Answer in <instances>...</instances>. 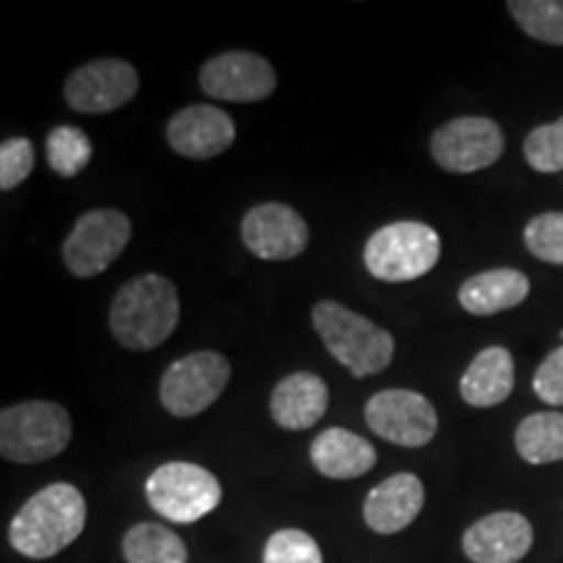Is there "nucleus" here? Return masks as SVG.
Wrapping results in <instances>:
<instances>
[{
  "label": "nucleus",
  "mask_w": 563,
  "mask_h": 563,
  "mask_svg": "<svg viewBox=\"0 0 563 563\" xmlns=\"http://www.w3.org/2000/svg\"><path fill=\"white\" fill-rule=\"evenodd\" d=\"M74 439V422L63 405L32 399L0 412V454L16 464H42L63 454Z\"/></svg>",
  "instance_id": "nucleus-4"
},
{
  "label": "nucleus",
  "mask_w": 563,
  "mask_h": 563,
  "mask_svg": "<svg viewBox=\"0 0 563 563\" xmlns=\"http://www.w3.org/2000/svg\"><path fill=\"white\" fill-rule=\"evenodd\" d=\"M525 245L534 258L563 266V211H543L525 228Z\"/></svg>",
  "instance_id": "nucleus-26"
},
{
  "label": "nucleus",
  "mask_w": 563,
  "mask_h": 563,
  "mask_svg": "<svg viewBox=\"0 0 563 563\" xmlns=\"http://www.w3.org/2000/svg\"><path fill=\"white\" fill-rule=\"evenodd\" d=\"M532 543L530 519L519 511H493L462 534V551L473 563H519Z\"/></svg>",
  "instance_id": "nucleus-14"
},
{
  "label": "nucleus",
  "mask_w": 563,
  "mask_h": 563,
  "mask_svg": "<svg viewBox=\"0 0 563 563\" xmlns=\"http://www.w3.org/2000/svg\"><path fill=\"white\" fill-rule=\"evenodd\" d=\"M514 382H517V376H514L511 352L501 344H493V347L477 352L467 371L462 373L460 394L470 407L488 410V407H496L509 399Z\"/></svg>",
  "instance_id": "nucleus-19"
},
{
  "label": "nucleus",
  "mask_w": 563,
  "mask_h": 563,
  "mask_svg": "<svg viewBox=\"0 0 563 563\" xmlns=\"http://www.w3.org/2000/svg\"><path fill=\"white\" fill-rule=\"evenodd\" d=\"M530 295V279L519 269H488L462 282L460 306L473 316H496L522 306Z\"/></svg>",
  "instance_id": "nucleus-20"
},
{
  "label": "nucleus",
  "mask_w": 563,
  "mask_h": 563,
  "mask_svg": "<svg viewBox=\"0 0 563 563\" xmlns=\"http://www.w3.org/2000/svg\"><path fill=\"white\" fill-rule=\"evenodd\" d=\"M532 389L551 407H563V344L555 347L543 363L538 365L532 378Z\"/></svg>",
  "instance_id": "nucleus-29"
},
{
  "label": "nucleus",
  "mask_w": 563,
  "mask_h": 563,
  "mask_svg": "<svg viewBox=\"0 0 563 563\" xmlns=\"http://www.w3.org/2000/svg\"><path fill=\"white\" fill-rule=\"evenodd\" d=\"M376 462L378 454L373 443L347 428H327L311 443V464L329 481H355L371 473Z\"/></svg>",
  "instance_id": "nucleus-18"
},
{
  "label": "nucleus",
  "mask_w": 563,
  "mask_h": 563,
  "mask_svg": "<svg viewBox=\"0 0 563 563\" xmlns=\"http://www.w3.org/2000/svg\"><path fill=\"white\" fill-rule=\"evenodd\" d=\"M121 551L125 563H188V548L180 534L157 522L129 527Z\"/></svg>",
  "instance_id": "nucleus-21"
},
{
  "label": "nucleus",
  "mask_w": 563,
  "mask_h": 563,
  "mask_svg": "<svg viewBox=\"0 0 563 563\" xmlns=\"http://www.w3.org/2000/svg\"><path fill=\"white\" fill-rule=\"evenodd\" d=\"M561 340H563V329H561Z\"/></svg>",
  "instance_id": "nucleus-30"
},
{
  "label": "nucleus",
  "mask_w": 563,
  "mask_h": 563,
  "mask_svg": "<svg viewBox=\"0 0 563 563\" xmlns=\"http://www.w3.org/2000/svg\"><path fill=\"white\" fill-rule=\"evenodd\" d=\"M316 334L336 363L355 378L386 371L394 361V336L365 316L350 311L336 300H319L311 311Z\"/></svg>",
  "instance_id": "nucleus-3"
},
{
  "label": "nucleus",
  "mask_w": 563,
  "mask_h": 563,
  "mask_svg": "<svg viewBox=\"0 0 563 563\" xmlns=\"http://www.w3.org/2000/svg\"><path fill=\"white\" fill-rule=\"evenodd\" d=\"M232 365L222 352H188L167 365L159 378V402L175 418H196L207 412L228 389Z\"/></svg>",
  "instance_id": "nucleus-7"
},
{
  "label": "nucleus",
  "mask_w": 563,
  "mask_h": 563,
  "mask_svg": "<svg viewBox=\"0 0 563 563\" xmlns=\"http://www.w3.org/2000/svg\"><path fill=\"white\" fill-rule=\"evenodd\" d=\"M146 501L175 525H196L222 504V485L194 462L159 464L144 483Z\"/></svg>",
  "instance_id": "nucleus-6"
},
{
  "label": "nucleus",
  "mask_w": 563,
  "mask_h": 563,
  "mask_svg": "<svg viewBox=\"0 0 563 563\" xmlns=\"http://www.w3.org/2000/svg\"><path fill=\"white\" fill-rule=\"evenodd\" d=\"M133 224L121 209H91L76 220L63 243V264L79 279L100 277L131 241Z\"/></svg>",
  "instance_id": "nucleus-8"
},
{
  "label": "nucleus",
  "mask_w": 563,
  "mask_h": 563,
  "mask_svg": "<svg viewBox=\"0 0 563 563\" xmlns=\"http://www.w3.org/2000/svg\"><path fill=\"white\" fill-rule=\"evenodd\" d=\"M441 258V238L431 224L402 220L384 224L365 241L363 262L371 277L391 282H412L433 272Z\"/></svg>",
  "instance_id": "nucleus-5"
},
{
  "label": "nucleus",
  "mask_w": 563,
  "mask_h": 563,
  "mask_svg": "<svg viewBox=\"0 0 563 563\" xmlns=\"http://www.w3.org/2000/svg\"><path fill=\"white\" fill-rule=\"evenodd\" d=\"M241 238L253 256L262 262H290L308 249L311 232L292 207L279 201L256 203L245 211Z\"/></svg>",
  "instance_id": "nucleus-13"
},
{
  "label": "nucleus",
  "mask_w": 563,
  "mask_h": 563,
  "mask_svg": "<svg viewBox=\"0 0 563 563\" xmlns=\"http://www.w3.org/2000/svg\"><path fill=\"white\" fill-rule=\"evenodd\" d=\"M87 527V498L70 483L34 493L9 525V543L24 559L45 561L66 551Z\"/></svg>",
  "instance_id": "nucleus-1"
},
{
  "label": "nucleus",
  "mask_w": 563,
  "mask_h": 563,
  "mask_svg": "<svg viewBox=\"0 0 563 563\" xmlns=\"http://www.w3.org/2000/svg\"><path fill=\"white\" fill-rule=\"evenodd\" d=\"M203 95L222 102H262L277 89L272 63L249 51H230L209 58L199 70Z\"/></svg>",
  "instance_id": "nucleus-12"
},
{
  "label": "nucleus",
  "mask_w": 563,
  "mask_h": 563,
  "mask_svg": "<svg viewBox=\"0 0 563 563\" xmlns=\"http://www.w3.org/2000/svg\"><path fill=\"white\" fill-rule=\"evenodd\" d=\"M363 415L371 431L394 446H428L439 433V412L428 397L412 389L376 391L365 402Z\"/></svg>",
  "instance_id": "nucleus-10"
},
{
  "label": "nucleus",
  "mask_w": 563,
  "mask_h": 563,
  "mask_svg": "<svg viewBox=\"0 0 563 563\" xmlns=\"http://www.w3.org/2000/svg\"><path fill=\"white\" fill-rule=\"evenodd\" d=\"M34 170V144L24 136H11L0 144V188L5 194L19 188Z\"/></svg>",
  "instance_id": "nucleus-28"
},
{
  "label": "nucleus",
  "mask_w": 563,
  "mask_h": 563,
  "mask_svg": "<svg viewBox=\"0 0 563 563\" xmlns=\"http://www.w3.org/2000/svg\"><path fill=\"white\" fill-rule=\"evenodd\" d=\"M45 150L47 165L60 178H76L89 165L91 154H95V146H91L87 131L76 129V125H55L47 133Z\"/></svg>",
  "instance_id": "nucleus-23"
},
{
  "label": "nucleus",
  "mask_w": 563,
  "mask_h": 563,
  "mask_svg": "<svg viewBox=\"0 0 563 563\" xmlns=\"http://www.w3.org/2000/svg\"><path fill=\"white\" fill-rule=\"evenodd\" d=\"M525 159L532 170L543 175L563 170V115L555 123L538 125L527 133Z\"/></svg>",
  "instance_id": "nucleus-25"
},
{
  "label": "nucleus",
  "mask_w": 563,
  "mask_h": 563,
  "mask_svg": "<svg viewBox=\"0 0 563 563\" xmlns=\"http://www.w3.org/2000/svg\"><path fill=\"white\" fill-rule=\"evenodd\" d=\"M506 9L527 37L563 47V0H511Z\"/></svg>",
  "instance_id": "nucleus-24"
},
{
  "label": "nucleus",
  "mask_w": 563,
  "mask_h": 563,
  "mask_svg": "<svg viewBox=\"0 0 563 563\" xmlns=\"http://www.w3.org/2000/svg\"><path fill=\"white\" fill-rule=\"evenodd\" d=\"M514 446L527 464L563 462V412H532L517 426Z\"/></svg>",
  "instance_id": "nucleus-22"
},
{
  "label": "nucleus",
  "mask_w": 563,
  "mask_h": 563,
  "mask_svg": "<svg viewBox=\"0 0 563 563\" xmlns=\"http://www.w3.org/2000/svg\"><path fill=\"white\" fill-rule=\"evenodd\" d=\"M180 321L178 287L162 274L125 282L110 302V334L125 350L146 352L170 340Z\"/></svg>",
  "instance_id": "nucleus-2"
},
{
  "label": "nucleus",
  "mask_w": 563,
  "mask_h": 563,
  "mask_svg": "<svg viewBox=\"0 0 563 563\" xmlns=\"http://www.w3.org/2000/svg\"><path fill=\"white\" fill-rule=\"evenodd\" d=\"M329 410V386L311 371H295L274 386L272 420L285 431H308Z\"/></svg>",
  "instance_id": "nucleus-17"
},
{
  "label": "nucleus",
  "mask_w": 563,
  "mask_h": 563,
  "mask_svg": "<svg viewBox=\"0 0 563 563\" xmlns=\"http://www.w3.org/2000/svg\"><path fill=\"white\" fill-rule=\"evenodd\" d=\"M235 141V123L214 104H191L167 123V144L186 159L220 157Z\"/></svg>",
  "instance_id": "nucleus-15"
},
{
  "label": "nucleus",
  "mask_w": 563,
  "mask_h": 563,
  "mask_svg": "<svg viewBox=\"0 0 563 563\" xmlns=\"http://www.w3.org/2000/svg\"><path fill=\"white\" fill-rule=\"evenodd\" d=\"M139 95V74L129 60L100 58L76 68L66 79L63 97L81 115H104L121 110Z\"/></svg>",
  "instance_id": "nucleus-11"
},
{
  "label": "nucleus",
  "mask_w": 563,
  "mask_h": 563,
  "mask_svg": "<svg viewBox=\"0 0 563 563\" xmlns=\"http://www.w3.org/2000/svg\"><path fill=\"white\" fill-rule=\"evenodd\" d=\"M426 506V485L415 473H397L368 490L363 519L371 532L397 534L420 517Z\"/></svg>",
  "instance_id": "nucleus-16"
},
{
  "label": "nucleus",
  "mask_w": 563,
  "mask_h": 563,
  "mask_svg": "<svg viewBox=\"0 0 563 563\" xmlns=\"http://www.w3.org/2000/svg\"><path fill=\"white\" fill-rule=\"evenodd\" d=\"M264 563H323V553L311 534L287 527L269 534L264 545Z\"/></svg>",
  "instance_id": "nucleus-27"
},
{
  "label": "nucleus",
  "mask_w": 563,
  "mask_h": 563,
  "mask_svg": "<svg viewBox=\"0 0 563 563\" xmlns=\"http://www.w3.org/2000/svg\"><path fill=\"white\" fill-rule=\"evenodd\" d=\"M506 150L501 125L483 115H462L443 123L431 136V157L454 175L481 173L496 165Z\"/></svg>",
  "instance_id": "nucleus-9"
}]
</instances>
